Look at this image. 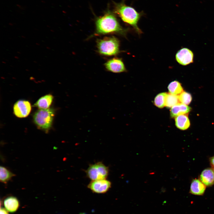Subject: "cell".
I'll use <instances>...</instances> for the list:
<instances>
[{
	"mask_svg": "<svg viewBox=\"0 0 214 214\" xmlns=\"http://www.w3.org/2000/svg\"><path fill=\"white\" fill-rule=\"evenodd\" d=\"M96 34H103L113 33L124 34L125 31L120 26L114 13L108 10L95 21Z\"/></svg>",
	"mask_w": 214,
	"mask_h": 214,
	"instance_id": "6da1fadb",
	"label": "cell"
},
{
	"mask_svg": "<svg viewBox=\"0 0 214 214\" xmlns=\"http://www.w3.org/2000/svg\"><path fill=\"white\" fill-rule=\"evenodd\" d=\"M124 0L119 3H114V13L118 15L124 22L133 26L138 32L141 31L137 26L141 15L133 7L125 3Z\"/></svg>",
	"mask_w": 214,
	"mask_h": 214,
	"instance_id": "7a4b0ae2",
	"label": "cell"
},
{
	"mask_svg": "<svg viewBox=\"0 0 214 214\" xmlns=\"http://www.w3.org/2000/svg\"><path fill=\"white\" fill-rule=\"evenodd\" d=\"M54 112L52 108L38 110L33 115L34 122L39 128L47 133L51 127Z\"/></svg>",
	"mask_w": 214,
	"mask_h": 214,
	"instance_id": "3957f363",
	"label": "cell"
},
{
	"mask_svg": "<svg viewBox=\"0 0 214 214\" xmlns=\"http://www.w3.org/2000/svg\"><path fill=\"white\" fill-rule=\"evenodd\" d=\"M97 46L99 53L105 56L114 55L119 52V41L114 37H106L98 40Z\"/></svg>",
	"mask_w": 214,
	"mask_h": 214,
	"instance_id": "277c9868",
	"label": "cell"
},
{
	"mask_svg": "<svg viewBox=\"0 0 214 214\" xmlns=\"http://www.w3.org/2000/svg\"><path fill=\"white\" fill-rule=\"evenodd\" d=\"M87 177L92 180L106 179L109 173V169L101 162L89 165L86 171Z\"/></svg>",
	"mask_w": 214,
	"mask_h": 214,
	"instance_id": "5b68a950",
	"label": "cell"
},
{
	"mask_svg": "<svg viewBox=\"0 0 214 214\" xmlns=\"http://www.w3.org/2000/svg\"><path fill=\"white\" fill-rule=\"evenodd\" d=\"M111 187V183L106 179L92 180L87 186L93 193L99 194L106 193Z\"/></svg>",
	"mask_w": 214,
	"mask_h": 214,
	"instance_id": "8992f818",
	"label": "cell"
},
{
	"mask_svg": "<svg viewBox=\"0 0 214 214\" xmlns=\"http://www.w3.org/2000/svg\"><path fill=\"white\" fill-rule=\"evenodd\" d=\"M31 107L29 102L25 100H19L14 104V113L15 115L20 118L26 117L29 114Z\"/></svg>",
	"mask_w": 214,
	"mask_h": 214,
	"instance_id": "52a82bcc",
	"label": "cell"
},
{
	"mask_svg": "<svg viewBox=\"0 0 214 214\" xmlns=\"http://www.w3.org/2000/svg\"><path fill=\"white\" fill-rule=\"evenodd\" d=\"M176 58L179 64L183 65H186L193 62V54L189 49L183 48L177 52Z\"/></svg>",
	"mask_w": 214,
	"mask_h": 214,
	"instance_id": "ba28073f",
	"label": "cell"
},
{
	"mask_svg": "<svg viewBox=\"0 0 214 214\" xmlns=\"http://www.w3.org/2000/svg\"><path fill=\"white\" fill-rule=\"evenodd\" d=\"M107 70L114 73H119L126 71L122 60L117 58H114L108 61L105 64Z\"/></svg>",
	"mask_w": 214,
	"mask_h": 214,
	"instance_id": "9c48e42d",
	"label": "cell"
},
{
	"mask_svg": "<svg viewBox=\"0 0 214 214\" xmlns=\"http://www.w3.org/2000/svg\"><path fill=\"white\" fill-rule=\"evenodd\" d=\"M200 180L206 186H211L214 184V169L208 168L204 169L200 176Z\"/></svg>",
	"mask_w": 214,
	"mask_h": 214,
	"instance_id": "30bf717a",
	"label": "cell"
},
{
	"mask_svg": "<svg viewBox=\"0 0 214 214\" xmlns=\"http://www.w3.org/2000/svg\"><path fill=\"white\" fill-rule=\"evenodd\" d=\"M191 110L190 107L179 103L171 108L170 111V116L172 118H175L180 115L188 114Z\"/></svg>",
	"mask_w": 214,
	"mask_h": 214,
	"instance_id": "8fae6325",
	"label": "cell"
},
{
	"mask_svg": "<svg viewBox=\"0 0 214 214\" xmlns=\"http://www.w3.org/2000/svg\"><path fill=\"white\" fill-rule=\"evenodd\" d=\"M206 186L200 180L194 179L192 180L190 186V193L196 195H202L205 191Z\"/></svg>",
	"mask_w": 214,
	"mask_h": 214,
	"instance_id": "7c38bea8",
	"label": "cell"
},
{
	"mask_svg": "<svg viewBox=\"0 0 214 214\" xmlns=\"http://www.w3.org/2000/svg\"><path fill=\"white\" fill-rule=\"evenodd\" d=\"M5 209L10 213L16 212L19 206V202L17 198L10 196L6 198L4 202Z\"/></svg>",
	"mask_w": 214,
	"mask_h": 214,
	"instance_id": "4fadbf2b",
	"label": "cell"
},
{
	"mask_svg": "<svg viewBox=\"0 0 214 214\" xmlns=\"http://www.w3.org/2000/svg\"><path fill=\"white\" fill-rule=\"evenodd\" d=\"M188 114L180 115L175 117V124L178 128L182 130H185L190 127V123Z\"/></svg>",
	"mask_w": 214,
	"mask_h": 214,
	"instance_id": "5bb4252c",
	"label": "cell"
},
{
	"mask_svg": "<svg viewBox=\"0 0 214 214\" xmlns=\"http://www.w3.org/2000/svg\"><path fill=\"white\" fill-rule=\"evenodd\" d=\"M53 98L51 95H45L39 98L34 104V106L40 109H47L51 104Z\"/></svg>",
	"mask_w": 214,
	"mask_h": 214,
	"instance_id": "9a60e30c",
	"label": "cell"
},
{
	"mask_svg": "<svg viewBox=\"0 0 214 214\" xmlns=\"http://www.w3.org/2000/svg\"><path fill=\"white\" fill-rule=\"evenodd\" d=\"M15 176L6 167L3 166L0 167V181L4 184H7Z\"/></svg>",
	"mask_w": 214,
	"mask_h": 214,
	"instance_id": "2e32d148",
	"label": "cell"
},
{
	"mask_svg": "<svg viewBox=\"0 0 214 214\" xmlns=\"http://www.w3.org/2000/svg\"><path fill=\"white\" fill-rule=\"evenodd\" d=\"M168 89L169 93L175 95L180 94L183 91L181 84L177 81L171 82L169 85Z\"/></svg>",
	"mask_w": 214,
	"mask_h": 214,
	"instance_id": "e0dca14e",
	"label": "cell"
},
{
	"mask_svg": "<svg viewBox=\"0 0 214 214\" xmlns=\"http://www.w3.org/2000/svg\"><path fill=\"white\" fill-rule=\"evenodd\" d=\"M179 96L169 93L166 97L165 106L168 108H171L175 105L180 103Z\"/></svg>",
	"mask_w": 214,
	"mask_h": 214,
	"instance_id": "ac0fdd59",
	"label": "cell"
},
{
	"mask_svg": "<svg viewBox=\"0 0 214 214\" xmlns=\"http://www.w3.org/2000/svg\"><path fill=\"white\" fill-rule=\"evenodd\" d=\"M167 94L166 92H164L157 95L154 99L155 105L160 108H162L165 106Z\"/></svg>",
	"mask_w": 214,
	"mask_h": 214,
	"instance_id": "d6986e66",
	"label": "cell"
},
{
	"mask_svg": "<svg viewBox=\"0 0 214 214\" xmlns=\"http://www.w3.org/2000/svg\"><path fill=\"white\" fill-rule=\"evenodd\" d=\"M179 96L180 102L187 105H189L192 100L191 95L186 92L183 91Z\"/></svg>",
	"mask_w": 214,
	"mask_h": 214,
	"instance_id": "ffe728a7",
	"label": "cell"
},
{
	"mask_svg": "<svg viewBox=\"0 0 214 214\" xmlns=\"http://www.w3.org/2000/svg\"><path fill=\"white\" fill-rule=\"evenodd\" d=\"M8 211L3 207H1L0 214H9Z\"/></svg>",
	"mask_w": 214,
	"mask_h": 214,
	"instance_id": "44dd1931",
	"label": "cell"
},
{
	"mask_svg": "<svg viewBox=\"0 0 214 214\" xmlns=\"http://www.w3.org/2000/svg\"><path fill=\"white\" fill-rule=\"evenodd\" d=\"M210 161L213 169H214V156L210 158Z\"/></svg>",
	"mask_w": 214,
	"mask_h": 214,
	"instance_id": "7402d4cb",
	"label": "cell"
},
{
	"mask_svg": "<svg viewBox=\"0 0 214 214\" xmlns=\"http://www.w3.org/2000/svg\"><path fill=\"white\" fill-rule=\"evenodd\" d=\"M79 214H87L83 212V213H81Z\"/></svg>",
	"mask_w": 214,
	"mask_h": 214,
	"instance_id": "603a6c76",
	"label": "cell"
}]
</instances>
